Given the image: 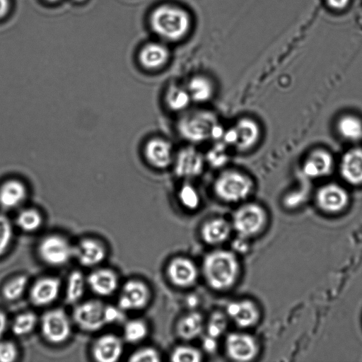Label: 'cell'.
I'll use <instances>...</instances> for the list:
<instances>
[{
    "instance_id": "35",
    "label": "cell",
    "mask_w": 362,
    "mask_h": 362,
    "mask_svg": "<svg viewBox=\"0 0 362 362\" xmlns=\"http://www.w3.org/2000/svg\"><path fill=\"white\" fill-rule=\"evenodd\" d=\"M169 358L173 362H200L203 360L204 354L199 348L183 344L174 347Z\"/></svg>"
},
{
    "instance_id": "3",
    "label": "cell",
    "mask_w": 362,
    "mask_h": 362,
    "mask_svg": "<svg viewBox=\"0 0 362 362\" xmlns=\"http://www.w3.org/2000/svg\"><path fill=\"white\" fill-rule=\"evenodd\" d=\"M152 29L160 37L176 40L184 37L189 29L190 20L182 9L173 6H160L151 13Z\"/></svg>"
},
{
    "instance_id": "32",
    "label": "cell",
    "mask_w": 362,
    "mask_h": 362,
    "mask_svg": "<svg viewBox=\"0 0 362 362\" xmlns=\"http://www.w3.org/2000/svg\"><path fill=\"white\" fill-rule=\"evenodd\" d=\"M29 288V279L25 274L16 275L7 279L1 288L2 298L8 302L21 298Z\"/></svg>"
},
{
    "instance_id": "43",
    "label": "cell",
    "mask_w": 362,
    "mask_h": 362,
    "mask_svg": "<svg viewBox=\"0 0 362 362\" xmlns=\"http://www.w3.org/2000/svg\"><path fill=\"white\" fill-rule=\"evenodd\" d=\"M202 347L204 351L213 353L218 347V340L205 336L202 340Z\"/></svg>"
},
{
    "instance_id": "34",
    "label": "cell",
    "mask_w": 362,
    "mask_h": 362,
    "mask_svg": "<svg viewBox=\"0 0 362 362\" xmlns=\"http://www.w3.org/2000/svg\"><path fill=\"white\" fill-rule=\"evenodd\" d=\"M230 320L224 310H214L205 320L204 332L206 337L219 339L225 336Z\"/></svg>"
},
{
    "instance_id": "18",
    "label": "cell",
    "mask_w": 362,
    "mask_h": 362,
    "mask_svg": "<svg viewBox=\"0 0 362 362\" xmlns=\"http://www.w3.org/2000/svg\"><path fill=\"white\" fill-rule=\"evenodd\" d=\"M144 154L146 161L159 170H164L171 165L175 156L170 142L160 137L148 140L144 147Z\"/></svg>"
},
{
    "instance_id": "23",
    "label": "cell",
    "mask_w": 362,
    "mask_h": 362,
    "mask_svg": "<svg viewBox=\"0 0 362 362\" xmlns=\"http://www.w3.org/2000/svg\"><path fill=\"white\" fill-rule=\"evenodd\" d=\"M205 318L197 310H190L181 316L175 326L176 335L184 341L199 338L204 332Z\"/></svg>"
},
{
    "instance_id": "25",
    "label": "cell",
    "mask_w": 362,
    "mask_h": 362,
    "mask_svg": "<svg viewBox=\"0 0 362 362\" xmlns=\"http://www.w3.org/2000/svg\"><path fill=\"white\" fill-rule=\"evenodd\" d=\"M86 288V276L79 269L71 271L67 276L64 288L66 303L74 305L81 301Z\"/></svg>"
},
{
    "instance_id": "22",
    "label": "cell",
    "mask_w": 362,
    "mask_h": 362,
    "mask_svg": "<svg viewBox=\"0 0 362 362\" xmlns=\"http://www.w3.org/2000/svg\"><path fill=\"white\" fill-rule=\"evenodd\" d=\"M236 133L234 147L245 152L252 149L259 142L261 130L258 123L252 118L242 117L233 126Z\"/></svg>"
},
{
    "instance_id": "42",
    "label": "cell",
    "mask_w": 362,
    "mask_h": 362,
    "mask_svg": "<svg viewBox=\"0 0 362 362\" xmlns=\"http://www.w3.org/2000/svg\"><path fill=\"white\" fill-rule=\"evenodd\" d=\"M250 240L237 236L232 243V250L237 255L246 253L250 249Z\"/></svg>"
},
{
    "instance_id": "12",
    "label": "cell",
    "mask_w": 362,
    "mask_h": 362,
    "mask_svg": "<svg viewBox=\"0 0 362 362\" xmlns=\"http://www.w3.org/2000/svg\"><path fill=\"white\" fill-rule=\"evenodd\" d=\"M224 311L230 322L243 330L255 327L262 318L259 305L247 298L230 300L226 304Z\"/></svg>"
},
{
    "instance_id": "21",
    "label": "cell",
    "mask_w": 362,
    "mask_h": 362,
    "mask_svg": "<svg viewBox=\"0 0 362 362\" xmlns=\"http://www.w3.org/2000/svg\"><path fill=\"white\" fill-rule=\"evenodd\" d=\"M316 199L317 205L322 211L337 214L346 208L349 196L346 191L339 185L329 184L319 189Z\"/></svg>"
},
{
    "instance_id": "36",
    "label": "cell",
    "mask_w": 362,
    "mask_h": 362,
    "mask_svg": "<svg viewBox=\"0 0 362 362\" xmlns=\"http://www.w3.org/2000/svg\"><path fill=\"white\" fill-rule=\"evenodd\" d=\"M340 134L349 141H357L362 138V122L354 116H344L338 124Z\"/></svg>"
},
{
    "instance_id": "48",
    "label": "cell",
    "mask_w": 362,
    "mask_h": 362,
    "mask_svg": "<svg viewBox=\"0 0 362 362\" xmlns=\"http://www.w3.org/2000/svg\"><path fill=\"white\" fill-rule=\"evenodd\" d=\"M76 1H82V0H76Z\"/></svg>"
},
{
    "instance_id": "11",
    "label": "cell",
    "mask_w": 362,
    "mask_h": 362,
    "mask_svg": "<svg viewBox=\"0 0 362 362\" xmlns=\"http://www.w3.org/2000/svg\"><path fill=\"white\" fill-rule=\"evenodd\" d=\"M200 269L191 258L175 256L165 266V276L168 281L180 289L189 288L198 281Z\"/></svg>"
},
{
    "instance_id": "13",
    "label": "cell",
    "mask_w": 362,
    "mask_h": 362,
    "mask_svg": "<svg viewBox=\"0 0 362 362\" xmlns=\"http://www.w3.org/2000/svg\"><path fill=\"white\" fill-rule=\"evenodd\" d=\"M107 253L105 244L95 237H83L74 245V259L84 267L93 269L100 266Z\"/></svg>"
},
{
    "instance_id": "27",
    "label": "cell",
    "mask_w": 362,
    "mask_h": 362,
    "mask_svg": "<svg viewBox=\"0 0 362 362\" xmlns=\"http://www.w3.org/2000/svg\"><path fill=\"white\" fill-rule=\"evenodd\" d=\"M332 165V158L328 152L324 150H316L305 160L303 170L308 176L317 177L329 174Z\"/></svg>"
},
{
    "instance_id": "33",
    "label": "cell",
    "mask_w": 362,
    "mask_h": 362,
    "mask_svg": "<svg viewBox=\"0 0 362 362\" xmlns=\"http://www.w3.org/2000/svg\"><path fill=\"white\" fill-rule=\"evenodd\" d=\"M38 324V316L31 310H26L16 315L9 324V327L13 335L25 337L32 333Z\"/></svg>"
},
{
    "instance_id": "10",
    "label": "cell",
    "mask_w": 362,
    "mask_h": 362,
    "mask_svg": "<svg viewBox=\"0 0 362 362\" xmlns=\"http://www.w3.org/2000/svg\"><path fill=\"white\" fill-rule=\"evenodd\" d=\"M151 298L150 286L143 279L132 278L120 285L117 305L124 313L139 311L148 306Z\"/></svg>"
},
{
    "instance_id": "26",
    "label": "cell",
    "mask_w": 362,
    "mask_h": 362,
    "mask_svg": "<svg viewBox=\"0 0 362 362\" xmlns=\"http://www.w3.org/2000/svg\"><path fill=\"white\" fill-rule=\"evenodd\" d=\"M341 173L347 182L354 185L362 183V149L354 148L344 154Z\"/></svg>"
},
{
    "instance_id": "38",
    "label": "cell",
    "mask_w": 362,
    "mask_h": 362,
    "mask_svg": "<svg viewBox=\"0 0 362 362\" xmlns=\"http://www.w3.org/2000/svg\"><path fill=\"white\" fill-rule=\"evenodd\" d=\"M178 199L180 204L187 210H196L201 204V198L197 190L189 184H185L180 187Z\"/></svg>"
},
{
    "instance_id": "31",
    "label": "cell",
    "mask_w": 362,
    "mask_h": 362,
    "mask_svg": "<svg viewBox=\"0 0 362 362\" xmlns=\"http://www.w3.org/2000/svg\"><path fill=\"white\" fill-rule=\"evenodd\" d=\"M164 98L168 109L173 112H182L185 110L192 102L187 88L175 83L168 86Z\"/></svg>"
},
{
    "instance_id": "39",
    "label": "cell",
    "mask_w": 362,
    "mask_h": 362,
    "mask_svg": "<svg viewBox=\"0 0 362 362\" xmlns=\"http://www.w3.org/2000/svg\"><path fill=\"white\" fill-rule=\"evenodd\" d=\"M161 359V354L156 348L144 346L133 351L127 360L130 362H159Z\"/></svg>"
},
{
    "instance_id": "5",
    "label": "cell",
    "mask_w": 362,
    "mask_h": 362,
    "mask_svg": "<svg viewBox=\"0 0 362 362\" xmlns=\"http://www.w3.org/2000/svg\"><path fill=\"white\" fill-rule=\"evenodd\" d=\"M230 223L237 236L250 240L265 229L268 214L262 205L256 202H244L233 212Z\"/></svg>"
},
{
    "instance_id": "30",
    "label": "cell",
    "mask_w": 362,
    "mask_h": 362,
    "mask_svg": "<svg viewBox=\"0 0 362 362\" xmlns=\"http://www.w3.org/2000/svg\"><path fill=\"white\" fill-rule=\"evenodd\" d=\"M192 101L203 103L208 102L214 95V87L210 79L204 76H195L186 86Z\"/></svg>"
},
{
    "instance_id": "15",
    "label": "cell",
    "mask_w": 362,
    "mask_h": 362,
    "mask_svg": "<svg viewBox=\"0 0 362 362\" xmlns=\"http://www.w3.org/2000/svg\"><path fill=\"white\" fill-rule=\"evenodd\" d=\"M88 288L100 298L110 297L118 291L120 286L119 276L112 268L97 267L86 275Z\"/></svg>"
},
{
    "instance_id": "24",
    "label": "cell",
    "mask_w": 362,
    "mask_h": 362,
    "mask_svg": "<svg viewBox=\"0 0 362 362\" xmlns=\"http://www.w3.org/2000/svg\"><path fill=\"white\" fill-rule=\"evenodd\" d=\"M169 59L168 49L160 43H149L139 52L141 66L148 70H157L166 64Z\"/></svg>"
},
{
    "instance_id": "6",
    "label": "cell",
    "mask_w": 362,
    "mask_h": 362,
    "mask_svg": "<svg viewBox=\"0 0 362 362\" xmlns=\"http://www.w3.org/2000/svg\"><path fill=\"white\" fill-rule=\"evenodd\" d=\"M218 124L213 112L202 110L183 115L177 124V129L184 139L201 143L211 139L213 131Z\"/></svg>"
},
{
    "instance_id": "19",
    "label": "cell",
    "mask_w": 362,
    "mask_h": 362,
    "mask_svg": "<svg viewBox=\"0 0 362 362\" xmlns=\"http://www.w3.org/2000/svg\"><path fill=\"white\" fill-rule=\"evenodd\" d=\"M233 231L230 221L223 217H214L202 223L199 235L205 244L217 247L228 241Z\"/></svg>"
},
{
    "instance_id": "37",
    "label": "cell",
    "mask_w": 362,
    "mask_h": 362,
    "mask_svg": "<svg viewBox=\"0 0 362 362\" xmlns=\"http://www.w3.org/2000/svg\"><path fill=\"white\" fill-rule=\"evenodd\" d=\"M14 237V223L0 211V258L9 250Z\"/></svg>"
},
{
    "instance_id": "8",
    "label": "cell",
    "mask_w": 362,
    "mask_h": 362,
    "mask_svg": "<svg viewBox=\"0 0 362 362\" xmlns=\"http://www.w3.org/2000/svg\"><path fill=\"white\" fill-rule=\"evenodd\" d=\"M39 327L42 338L52 345H61L71 337L74 322L71 315L62 308L47 310L39 317Z\"/></svg>"
},
{
    "instance_id": "47",
    "label": "cell",
    "mask_w": 362,
    "mask_h": 362,
    "mask_svg": "<svg viewBox=\"0 0 362 362\" xmlns=\"http://www.w3.org/2000/svg\"><path fill=\"white\" fill-rule=\"evenodd\" d=\"M47 1H56L57 0H47Z\"/></svg>"
},
{
    "instance_id": "1",
    "label": "cell",
    "mask_w": 362,
    "mask_h": 362,
    "mask_svg": "<svg viewBox=\"0 0 362 362\" xmlns=\"http://www.w3.org/2000/svg\"><path fill=\"white\" fill-rule=\"evenodd\" d=\"M200 274L212 290L229 291L236 285L241 274L238 255L232 250H212L203 257Z\"/></svg>"
},
{
    "instance_id": "7",
    "label": "cell",
    "mask_w": 362,
    "mask_h": 362,
    "mask_svg": "<svg viewBox=\"0 0 362 362\" xmlns=\"http://www.w3.org/2000/svg\"><path fill=\"white\" fill-rule=\"evenodd\" d=\"M74 245L67 237L58 233L42 237L36 247L40 260L51 267H61L74 259Z\"/></svg>"
},
{
    "instance_id": "29",
    "label": "cell",
    "mask_w": 362,
    "mask_h": 362,
    "mask_svg": "<svg viewBox=\"0 0 362 362\" xmlns=\"http://www.w3.org/2000/svg\"><path fill=\"white\" fill-rule=\"evenodd\" d=\"M44 223L42 213L35 208L21 209L15 218L14 224L21 231L33 233L39 230Z\"/></svg>"
},
{
    "instance_id": "40",
    "label": "cell",
    "mask_w": 362,
    "mask_h": 362,
    "mask_svg": "<svg viewBox=\"0 0 362 362\" xmlns=\"http://www.w3.org/2000/svg\"><path fill=\"white\" fill-rule=\"evenodd\" d=\"M227 146L221 141L209 151L206 155V160L213 166L220 167L223 165L228 160L226 153Z\"/></svg>"
},
{
    "instance_id": "28",
    "label": "cell",
    "mask_w": 362,
    "mask_h": 362,
    "mask_svg": "<svg viewBox=\"0 0 362 362\" xmlns=\"http://www.w3.org/2000/svg\"><path fill=\"white\" fill-rule=\"evenodd\" d=\"M149 326L142 318L125 320L122 323V338L124 342L136 344L148 335Z\"/></svg>"
},
{
    "instance_id": "20",
    "label": "cell",
    "mask_w": 362,
    "mask_h": 362,
    "mask_svg": "<svg viewBox=\"0 0 362 362\" xmlns=\"http://www.w3.org/2000/svg\"><path fill=\"white\" fill-rule=\"evenodd\" d=\"M28 188L18 179L11 178L0 185V209L11 211L20 209L28 197Z\"/></svg>"
},
{
    "instance_id": "16",
    "label": "cell",
    "mask_w": 362,
    "mask_h": 362,
    "mask_svg": "<svg viewBox=\"0 0 362 362\" xmlns=\"http://www.w3.org/2000/svg\"><path fill=\"white\" fill-rule=\"evenodd\" d=\"M124 340L114 333L98 336L90 346V356L97 362H116L122 356Z\"/></svg>"
},
{
    "instance_id": "17",
    "label": "cell",
    "mask_w": 362,
    "mask_h": 362,
    "mask_svg": "<svg viewBox=\"0 0 362 362\" xmlns=\"http://www.w3.org/2000/svg\"><path fill=\"white\" fill-rule=\"evenodd\" d=\"M205 158L202 153L193 146L181 148L174 156L173 167L177 176L192 178L202 174Z\"/></svg>"
},
{
    "instance_id": "2",
    "label": "cell",
    "mask_w": 362,
    "mask_h": 362,
    "mask_svg": "<svg viewBox=\"0 0 362 362\" xmlns=\"http://www.w3.org/2000/svg\"><path fill=\"white\" fill-rule=\"evenodd\" d=\"M74 325L88 333L97 332L108 325L123 323L125 313L117 305L99 298L81 300L74 305L71 315Z\"/></svg>"
},
{
    "instance_id": "44",
    "label": "cell",
    "mask_w": 362,
    "mask_h": 362,
    "mask_svg": "<svg viewBox=\"0 0 362 362\" xmlns=\"http://www.w3.org/2000/svg\"><path fill=\"white\" fill-rule=\"evenodd\" d=\"M9 324L6 313L3 310L0 309V339H3L9 327Z\"/></svg>"
},
{
    "instance_id": "9",
    "label": "cell",
    "mask_w": 362,
    "mask_h": 362,
    "mask_svg": "<svg viewBox=\"0 0 362 362\" xmlns=\"http://www.w3.org/2000/svg\"><path fill=\"white\" fill-rule=\"evenodd\" d=\"M223 350L226 357L233 361L250 362L258 357L260 345L255 336L241 329L226 334Z\"/></svg>"
},
{
    "instance_id": "14",
    "label": "cell",
    "mask_w": 362,
    "mask_h": 362,
    "mask_svg": "<svg viewBox=\"0 0 362 362\" xmlns=\"http://www.w3.org/2000/svg\"><path fill=\"white\" fill-rule=\"evenodd\" d=\"M62 288L61 280L55 276H42L34 281L28 288L30 303L38 308L53 304Z\"/></svg>"
},
{
    "instance_id": "4",
    "label": "cell",
    "mask_w": 362,
    "mask_h": 362,
    "mask_svg": "<svg viewBox=\"0 0 362 362\" xmlns=\"http://www.w3.org/2000/svg\"><path fill=\"white\" fill-rule=\"evenodd\" d=\"M213 189L221 201L236 204L245 202L250 196L254 183L245 173L236 170H227L216 178Z\"/></svg>"
},
{
    "instance_id": "45",
    "label": "cell",
    "mask_w": 362,
    "mask_h": 362,
    "mask_svg": "<svg viewBox=\"0 0 362 362\" xmlns=\"http://www.w3.org/2000/svg\"><path fill=\"white\" fill-rule=\"evenodd\" d=\"M350 0H326L327 5L333 10H343L349 4Z\"/></svg>"
},
{
    "instance_id": "41",
    "label": "cell",
    "mask_w": 362,
    "mask_h": 362,
    "mask_svg": "<svg viewBox=\"0 0 362 362\" xmlns=\"http://www.w3.org/2000/svg\"><path fill=\"white\" fill-rule=\"evenodd\" d=\"M19 356L17 345L11 340L0 339V362H13Z\"/></svg>"
},
{
    "instance_id": "46",
    "label": "cell",
    "mask_w": 362,
    "mask_h": 362,
    "mask_svg": "<svg viewBox=\"0 0 362 362\" xmlns=\"http://www.w3.org/2000/svg\"><path fill=\"white\" fill-rule=\"evenodd\" d=\"M10 8L9 0H0V19L6 16Z\"/></svg>"
}]
</instances>
